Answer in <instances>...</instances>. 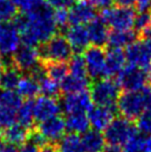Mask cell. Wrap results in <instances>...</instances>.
<instances>
[{"label": "cell", "instance_id": "6da1fadb", "mask_svg": "<svg viewBox=\"0 0 151 152\" xmlns=\"http://www.w3.org/2000/svg\"><path fill=\"white\" fill-rule=\"evenodd\" d=\"M13 23L20 32L22 43L31 47L48 41L55 36L58 29L54 8L45 2L32 11L16 17Z\"/></svg>", "mask_w": 151, "mask_h": 152}, {"label": "cell", "instance_id": "7a4b0ae2", "mask_svg": "<svg viewBox=\"0 0 151 152\" xmlns=\"http://www.w3.org/2000/svg\"><path fill=\"white\" fill-rule=\"evenodd\" d=\"M120 90L118 82L111 78H102L93 81L90 87V96L92 102L97 106H105L117 108L118 99L120 97Z\"/></svg>", "mask_w": 151, "mask_h": 152}, {"label": "cell", "instance_id": "3957f363", "mask_svg": "<svg viewBox=\"0 0 151 152\" xmlns=\"http://www.w3.org/2000/svg\"><path fill=\"white\" fill-rule=\"evenodd\" d=\"M40 59L46 62H67L72 57L71 46L67 38L61 34H55L38 49Z\"/></svg>", "mask_w": 151, "mask_h": 152}, {"label": "cell", "instance_id": "277c9868", "mask_svg": "<svg viewBox=\"0 0 151 152\" xmlns=\"http://www.w3.org/2000/svg\"><path fill=\"white\" fill-rule=\"evenodd\" d=\"M100 18L113 30H131L134 25L136 11L133 8L108 7L102 9Z\"/></svg>", "mask_w": 151, "mask_h": 152}, {"label": "cell", "instance_id": "5b68a950", "mask_svg": "<svg viewBox=\"0 0 151 152\" xmlns=\"http://www.w3.org/2000/svg\"><path fill=\"white\" fill-rule=\"evenodd\" d=\"M117 111L121 117L133 121L143 111H146L144 100L141 90L125 91L120 94L117 102Z\"/></svg>", "mask_w": 151, "mask_h": 152}, {"label": "cell", "instance_id": "8992f818", "mask_svg": "<svg viewBox=\"0 0 151 152\" xmlns=\"http://www.w3.org/2000/svg\"><path fill=\"white\" fill-rule=\"evenodd\" d=\"M149 72L133 64H128L118 73L117 82L125 91H139L148 85Z\"/></svg>", "mask_w": 151, "mask_h": 152}, {"label": "cell", "instance_id": "52a82bcc", "mask_svg": "<svg viewBox=\"0 0 151 152\" xmlns=\"http://www.w3.org/2000/svg\"><path fill=\"white\" fill-rule=\"evenodd\" d=\"M137 131V128L131 123L130 120L123 117H116L105 129L103 135L107 144L121 147Z\"/></svg>", "mask_w": 151, "mask_h": 152}, {"label": "cell", "instance_id": "ba28073f", "mask_svg": "<svg viewBox=\"0 0 151 152\" xmlns=\"http://www.w3.org/2000/svg\"><path fill=\"white\" fill-rule=\"evenodd\" d=\"M126 59L129 64H133L144 70L151 69V39L136 40L126 47Z\"/></svg>", "mask_w": 151, "mask_h": 152}, {"label": "cell", "instance_id": "9c48e42d", "mask_svg": "<svg viewBox=\"0 0 151 152\" xmlns=\"http://www.w3.org/2000/svg\"><path fill=\"white\" fill-rule=\"evenodd\" d=\"M89 79L92 81L106 78V50L101 47H89L84 51Z\"/></svg>", "mask_w": 151, "mask_h": 152}, {"label": "cell", "instance_id": "30bf717a", "mask_svg": "<svg viewBox=\"0 0 151 152\" xmlns=\"http://www.w3.org/2000/svg\"><path fill=\"white\" fill-rule=\"evenodd\" d=\"M92 99L87 90L75 93H67L61 100V110L66 114L84 112L87 113L92 107Z\"/></svg>", "mask_w": 151, "mask_h": 152}, {"label": "cell", "instance_id": "8fae6325", "mask_svg": "<svg viewBox=\"0 0 151 152\" xmlns=\"http://www.w3.org/2000/svg\"><path fill=\"white\" fill-rule=\"evenodd\" d=\"M20 32L13 22L0 23V53L10 56L20 47Z\"/></svg>", "mask_w": 151, "mask_h": 152}, {"label": "cell", "instance_id": "7c38bea8", "mask_svg": "<svg viewBox=\"0 0 151 152\" xmlns=\"http://www.w3.org/2000/svg\"><path fill=\"white\" fill-rule=\"evenodd\" d=\"M40 55L36 47L22 45L12 53V64L19 71L29 72L40 64Z\"/></svg>", "mask_w": 151, "mask_h": 152}, {"label": "cell", "instance_id": "4fadbf2b", "mask_svg": "<svg viewBox=\"0 0 151 152\" xmlns=\"http://www.w3.org/2000/svg\"><path fill=\"white\" fill-rule=\"evenodd\" d=\"M96 18V7L88 0H77V2L69 8L70 25H88Z\"/></svg>", "mask_w": 151, "mask_h": 152}, {"label": "cell", "instance_id": "5bb4252c", "mask_svg": "<svg viewBox=\"0 0 151 152\" xmlns=\"http://www.w3.org/2000/svg\"><path fill=\"white\" fill-rule=\"evenodd\" d=\"M37 130L42 134V137L48 141V143L58 142L66 132V121L62 117H52L45 121L39 122Z\"/></svg>", "mask_w": 151, "mask_h": 152}, {"label": "cell", "instance_id": "9a60e30c", "mask_svg": "<svg viewBox=\"0 0 151 152\" xmlns=\"http://www.w3.org/2000/svg\"><path fill=\"white\" fill-rule=\"evenodd\" d=\"M60 111H61V106L56 98L42 96L34 102V120L39 122L59 115Z\"/></svg>", "mask_w": 151, "mask_h": 152}, {"label": "cell", "instance_id": "2e32d148", "mask_svg": "<svg viewBox=\"0 0 151 152\" xmlns=\"http://www.w3.org/2000/svg\"><path fill=\"white\" fill-rule=\"evenodd\" d=\"M116 109L112 107L92 106L87 112L90 127L98 131H105V129L110 124V122L116 118Z\"/></svg>", "mask_w": 151, "mask_h": 152}, {"label": "cell", "instance_id": "e0dca14e", "mask_svg": "<svg viewBox=\"0 0 151 152\" xmlns=\"http://www.w3.org/2000/svg\"><path fill=\"white\" fill-rule=\"evenodd\" d=\"M65 37L76 53H81L90 47L88 29L84 25H71L66 31Z\"/></svg>", "mask_w": 151, "mask_h": 152}, {"label": "cell", "instance_id": "ac0fdd59", "mask_svg": "<svg viewBox=\"0 0 151 152\" xmlns=\"http://www.w3.org/2000/svg\"><path fill=\"white\" fill-rule=\"evenodd\" d=\"M126 55L121 48H109L106 51V77L118 76V73L126 67Z\"/></svg>", "mask_w": 151, "mask_h": 152}, {"label": "cell", "instance_id": "d6986e66", "mask_svg": "<svg viewBox=\"0 0 151 152\" xmlns=\"http://www.w3.org/2000/svg\"><path fill=\"white\" fill-rule=\"evenodd\" d=\"M87 29L89 32L90 43L92 46L103 48L106 45H108V37H109L108 26L106 25L100 17H97L91 22H89Z\"/></svg>", "mask_w": 151, "mask_h": 152}, {"label": "cell", "instance_id": "ffe728a7", "mask_svg": "<svg viewBox=\"0 0 151 152\" xmlns=\"http://www.w3.org/2000/svg\"><path fill=\"white\" fill-rule=\"evenodd\" d=\"M84 152H103L106 148L105 135L98 130H88L81 138Z\"/></svg>", "mask_w": 151, "mask_h": 152}, {"label": "cell", "instance_id": "44dd1931", "mask_svg": "<svg viewBox=\"0 0 151 152\" xmlns=\"http://www.w3.org/2000/svg\"><path fill=\"white\" fill-rule=\"evenodd\" d=\"M65 121H66V129L69 131V133L84 134L90 128L88 115L84 112L67 114V118L65 119Z\"/></svg>", "mask_w": 151, "mask_h": 152}, {"label": "cell", "instance_id": "7402d4cb", "mask_svg": "<svg viewBox=\"0 0 151 152\" xmlns=\"http://www.w3.org/2000/svg\"><path fill=\"white\" fill-rule=\"evenodd\" d=\"M138 34L133 30H112L109 32L108 46L109 48H125L136 41Z\"/></svg>", "mask_w": 151, "mask_h": 152}, {"label": "cell", "instance_id": "603a6c76", "mask_svg": "<svg viewBox=\"0 0 151 152\" xmlns=\"http://www.w3.org/2000/svg\"><path fill=\"white\" fill-rule=\"evenodd\" d=\"M29 131L25 127H22L19 123H13L8 128H6L2 133L4 140L13 145H20L27 142Z\"/></svg>", "mask_w": 151, "mask_h": 152}, {"label": "cell", "instance_id": "cb8c5ba5", "mask_svg": "<svg viewBox=\"0 0 151 152\" xmlns=\"http://www.w3.org/2000/svg\"><path fill=\"white\" fill-rule=\"evenodd\" d=\"M21 79L20 71L13 64L6 67L0 72V88L1 90H13L17 89Z\"/></svg>", "mask_w": 151, "mask_h": 152}, {"label": "cell", "instance_id": "d4e9b609", "mask_svg": "<svg viewBox=\"0 0 151 152\" xmlns=\"http://www.w3.org/2000/svg\"><path fill=\"white\" fill-rule=\"evenodd\" d=\"M89 86H90L89 78H81V77L68 75L65 78V80L60 83V90L66 94L67 93H75L87 90Z\"/></svg>", "mask_w": 151, "mask_h": 152}, {"label": "cell", "instance_id": "484cf974", "mask_svg": "<svg viewBox=\"0 0 151 152\" xmlns=\"http://www.w3.org/2000/svg\"><path fill=\"white\" fill-rule=\"evenodd\" d=\"M56 147L58 152H84L81 138L76 133H68L63 135Z\"/></svg>", "mask_w": 151, "mask_h": 152}, {"label": "cell", "instance_id": "4316f807", "mask_svg": "<svg viewBox=\"0 0 151 152\" xmlns=\"http://www.w3.org/2000/svg\"><path fill=\"white\" fill-rule=\"evenodd\" d=\"M17 92L21 98H26V99L34 98L40 92L39 82L30 76L21 77L17 87Z\"/></svg>", "mask_w": 151, "mask_h": 152}, {"label": "cell", "instance_id": "83f0119b", "mask_svg": "<svg viewBox=\"0 0 151 152\" xmlns=\"http://www.w3.org/2000/svg\"><path fill=\"white\" fill-rule=\"evenodd\" d=\"M16 120L22 127L27 128V129L31 128L34 120V101H31L30 99H27L25 102L21 103V106L19 107L17 111V114H16Z\"/></svg>", "mask_w": 151, "mask_h": 152}, {"label": "cell", "instance_id": "f1b7e54d", "mask_svg": "<svg viewBox=\"0 0 151 152\" xmlns=\"http://www.w3.org/2000/svg\"><path fill=\"white\" fill-rule=\"evenodd\" d=\"M45 67L47 76L58 83H61L69 75V67L66 62H46Z\"/></svg>", "mask_w": 151, "mask_h": 152}, {"label": "cell", "instance_id": "f546056e", "mask_svg": "<svg viewBox=\"0 0 151 152\" xmlns=\"http://www.w3.org/2000/svg\"><path fill=\"white\" fill-rule=\"evenodd\" d=\"M22 100L18 92L13 90H1L0 91V104L13 111H18Z\"/></svg>", "mask_w": 151, "mask_h": 152}, {"label": "cell", "instance_id": "4dcf8cb0", "mask_svg": "<svg viewBox=\"0 0 151 152\" xmlns=\"http://www.w3.org/2000/svg\"><path fill=\"white\" fill-rule=\"evenodd\" d=\"M68 67H69V75L81 77V78H89L88 73H87L84 58V56H81L80 53H76L75 56H72L69 60Z\"/></svg>", "mask_w": 151, "mask_h": 152}, {"label": "cell", "instance_id": "1f68e13d", "mask_svg": "<svg viewBox=\"0 0 151 152\" xmlns=\"http://www.w3.org/2000/svg\"><path fill=\"white\" fill-rule=\"evenodd\" d=\"M39 89H40V92L43 96L52 98H56L60 93V91H61L58 82H56L55 80L50 79L48 76L42 78L41 80L39 81Z\"/></svg>", "mask_w": 151, "mask_h": 152}, {"label": "cell", "instance_id": "d6a6232c", "mask_svg": "<svg viewBox=\"0 0 151 152\" xmlns=\"http://www.w3.org/2000/svg\"><path fill=\"white\" fill-rule=\"evenodd\" d=\"M17 15V7L11 0H0V23L9 22Z\"/></svg>", "mask_w": 151, "mask_h": 152}, {"label": "cell", "instance_id": "836d02e7", "mask_svg": "<svg viewBox=\"0 0 151 152\" xmlns=\"http://www.w3.org/2000/svg\"><path fill=\"white\" fill-rule=\"evenodd\" d=\"M137 130L144 135H151V110L143 111L142 113L136 119Z\"/></svg>", "mask_w": 151, "mask_h": 152}, {"label": "cell", "instance_id": "e575fe53", "mask_svg": "<svg viewBox=\"0 0 151 152\" xmlns=\"http://www.w3.org/2000/svg\"><path fill=\"white\" fill-rule=\"evenodd\" d=\"M143 138L139 133V131L134 132L129 139L126 141V143L122 144V152H141Z\"/></svg>", "mask_w": 151, "mask_h": 152}, {"label": "cell", "instance_id": "d590c367", "mask_svg": "<svg viewBox=\"0 0 151 152\" xmlns=\"http://www.w3.org/2000/svg\"><path fill=\"white\" fill-rule=\"evenodd\" d=\"M151 25V12L148 11H140V13L136 15L134 18V31L138 34H141Z\"/></svg>", "mask_w": 151, "mask_h": 152}, {"label": "cell", "instance_id": "8d00e7d4", "mask_svg": "<svg viewBox=\"0 0 151 152\" xmlns=\"http://www.w3.org/2000/svg\"><path fill=\"white\" fill-rule=\"evenodd\" d=\"M16 114L17 111H13L0 104V130L13 124L16 121Z\"/></svg>", "mask_w": 151, "mask_h": 152}, {"label": "cell", "instance_id": "74e56055", "mask_svg": "<svg viewBox=\"0 0 151 152\" xmlns=\"http://www.w3.org/2000/svg\"><path fill=\"white\" fill-rule=\"evenodd\" d=\"M13 4L23 12H30L43 4V0H11Z\"/></svg>", "mask_w": 151, "mask_h": 152}, {"label": "cell", "instance_id": "f35d334b", "mask_svg": "<svg viewBox=\"0 0 151 152\" xmlns=\"http://www.w3.org/2000/svg\"><path fill=\"white\" fill-rule=\"evenodd\" d=\"M27 142L34 144V145H36L39 149L41 148V147H43L45 144L48 143V141L42 137V134L37 129H32L31 131H29L28 138H27Z\"/></svg>", "mask_w": 151, "mask_h": 152}, {"label": "cell", "instance_id": "ab89813d", "mask_svg": "<svg viewBox=\"0 0 151 152\" xmlns=\"http://www.w3.org/2000/svg\"><path fill=\"white\" fill-rule=\"evenodd\" d=\"M55 21L58 28H65L69 23V10L58 8L55 10Z\"/></svg>", "mask_w": 151, "mask_h": 152}, {"label": "cell", "instance_id": "60d3db41", "mask_svg": "<svg viewBox=\"0 0 151 152\" xmlns=\"http://www.w3.org/2000/svg\"><path fill=\"white\" fill-rule=\"evenodd\" d=\"M77 2V0H48V4L54 9L65 8L69 9Z\"/></svg>", "mask_w": 151, "mask_h": 152}, {"label": "cell", "instance_id": "b9f144b4", "mask_svg": "<svg viewBox=\"0 0 151 152\" xmlns=\"http://www.w3.org/2000/svg\"><path fill=\"white\" fill-rule=\"evenodd\" d=\"M0 152H18V149L16 145L9 143L4 140H0Z\"/></svg>", "mask_w": 151, "mask_h": 152}, {"label": "cell", "instance_id": "7bdbcfd3", "mask_svg": "<svg viewBox=\"0 0 151 152\" xmlns=\"http://www.w3.org/2000/svg\"><path fill=\"white\" fill-rule=\"evenodd\" d=\"M88 1H90L96 8H100V9L108 8L113 2V0H88Z\"/></svg>", "mask_w": 151, "mask_h": 152}, {"label": "cell", "instance_id": "ee69618b", "mask_svg": "<svg viewBox=\"0 0 151 152\" xmlns=\"http://www.w3.org/2000/svg\"><path fill=\"white\" fill-rule=\"evenodd\" d=\"M136 6L139 11H148L151 8V0H136Z\"/></svg>", "mask_w": 151, "mask_h": 152}, {"label": "cell", "instance_id": "f6af8a7d", "mask_svg": "<svg viewBox=\"0 0 151 152\" xmlns=\"http://www.w3.org/2000/svg\"><path fill=\"white\" fill-rule=\"evenodd\" d=\"M117 7H123V8H133L136 6V0H113Z\"/></svg>", "mask_w": 151, "mask_h": 152}, {"label": "cell", "instance_id": "bcb514c9", "mask_svg": "<svg viewBox=\"0 0 151 152\" xmlns=\"http://www.w3.org/2000/svg\"><path fill=\"white\" fill-rule=\"evenodd\" d=\"M18 152H39V148H37L34 144L26 142L21 145V148L18 150Z\"/></svg>", "mask_w": 151, "mask_h": 152}, {"label": "cell", "instance_id": "7dc6e473", "mask_svg": "<svg viewBox=\"0 0 151 152\" xmlns=\"http://www.w3.org/2000/svg\"><path fill=\"white\" fill-rule=\"evenodd\" d=\"M141 152H151V135H147L143 138Z\"/></svg>", "mask_w": 151, "mask_h": 152}, {"label": "cell", "instance_id": "c3c4849f", "mask_svg": "<svg viewBox=\"0 0 151 152\" xmlns=\"http://www.w3.org/2000/svg\"><path fill=\"white\" fill-rule=\"evenodd\" d=\"M39 152H58L57 147L51 143H47L39 149Z\"/></svg>", "mask_w": 151, "mask_h": 152}, {"label": "cell", "instance_id": "681fc988", "mask_svg": "<svg viewBox=\"0 0 151 152\" xmlns=\"http://www.w3.org/2000/svg\"><path fill=\"white\" fill-rule=\"evenodd\" d=\"M103 152H122V149L120 145H111V144H107Z\"/></svg>", "mask_w": 151, "mask_h": 152}, {"label": "cell", "instance_id": "f907efd6", "mask_svg": "<svg viewBox=\"0 0 151 152\" xmlns=\"http://www.w3.org/2000/svg\"><path fill=\"white\" fill-rule=\"evenodd\" d=\"M140 36H141V38H143V39H151V25L149 26Z\"/></svg>", "mask_w": 151, "mask_h": 152}, {"label": "cell", "instance_id": "816d5d0a", "mask_svg": "<svg viewBox=\"0 0 151 152\" xmlns=\"http://www.w3.org/2000/svg\"><path fill=\"white\" fill-rule=\"evenodd\" d=\"M4 68V58H2V55L0 53V72L2 71V69Z\"/></svg>", "mask_w": 151, "mask_h": 152}]
</instances>
